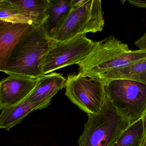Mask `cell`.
<instances>
[{"instance_id":"obj_1","label":"cell","mask_w":146,"mask_h":146,"mask_svg":"<svg viewBox=\"0 0 146 146\" xmlns=\"http://www.w3.org/2000/svg\"><path fill=\"white\" fill-rule=\"evenodd\" d=\"M146 59V50H130L127 44L110 36L93 42L88 55L78 64L79 73L106 83L115 70Z\"/></svg>"},{"instance_id":"obj_2","label":"cell","mask_w":146,"mask_h":146,"mask_svg":"<svg viewBox=\"0 0 146 146\" xmlns=\"http://www.w3.org/2000/svg\"><path fill=\"white\" fill-rule=\"evenodd\" d=\"M54 40L49 38L42 26H32L12 51L5 73L38 79L43 75L40 66Z\"/></svg>"},{"instance_id":"obj_3","label":"cell","mask_w":146,"mask_h":146,"mask_svg":"<svg viewBox=\"0 0 146 146\" xmlns=\"http://www.w3.org/2000/svg\"><path fill=\"white\" fill-rule=\"evenodd\" d=\"M88 116L79 146H112L130 125L106 96L100 110Z\"/></svg>"},{"instance_id":"obj_4","label":"cell","mask_w":146,"mask_h":146,"mask_svg":"<svg viewBox=\"0 0 146 146\" xmlns=\"http://www.w3.org/2000/svg\"><path fill=\"white\" fill-rule=\"evenodd\" d=\"M106 93L118 112L130 125L146 112V85L133 81L117 79L106 83Z\"/></svg>"},{"instance_id":"obj_5","label":"cell","mask_w":146,"mask_h":146,"mask_svg":"<svg viewBox=\"0 0 146 146\" xmlns=\"http://www.w3.org/2000/svg\"><path fill=\"white\" fill-rule=\"evenodd\" d=\"M102 1L85 0L72 10L53 40L63 41L80 34L101 31L104 26Z\"/></svg>"},{"instance_id":"obj_6","label":"cell","mask_w":146,"mask_h":146,"mask_svg":"<svg viewBox=\"0 0 146 146\" xmlns=\"http://www.w3.org/2000/svg\"><path fill=\"white\" fill-rule=\"evenodd\" d=\"M93 41L85 34L63 41L54 40L43 57L40 70L43 75L74 64L78 65L90 52Z\"/></svg>"},{"instance_id":"obj_7","label":"cell","mask_w":146,"mask_h":146,"mask_svg":"<svg viewBox=\"0 0 146 146\" xmlns=\"http://www.w3.org/2000/svg\"><path fill=\"white\" fill-rule=\"evenodd\" d=\"M105 85V83L99 79L80 73L71 74L66 79L65 95L88 115H94L104 105Z\"/></svg>"},{"instance_id":"obj_8","label":"cell","mask_w":146,"mask_h":146,"mask_svg":"<svg viewBox=\"0 0 146 146\" xmlns=\"http://www.w3.org/2000/svg\"><path fill=\"white\" fill-rule=\"evenodd\" d=\"M38 79L9 75L0 81V111L25 100L34 89Z\"/></svg>"},{"instance_id":"obj_9","label":"cell","mask_w":146,"mask_h":146,"mask_svg":"<svg viewBox=\"0 0 146 146\" xmlns=\"http://www.w3.org/2000/svg\"><path fill=\"white\" fill-rule=\"evenodd\" d=\"M66 79L62 74L51 73L44 75L37 79L36 84L27 98L36 106L37 110L45 109L54 96L65 88Z\"/></svg>"},{"instance_id":"obj_10","label":"cell","mask_w":146,"mask_h":146,"mask_svg":"<svg viewBox=\"0 0 146 146\" xmlns=\"http://www.w3.org/2000/svg\"><path fill=\"white\" fill-rule=\"evenodd\" d=\"M32 26L0 20V72L5 73L13 50Z\"/></svg>"},{"instance_id":"obj_11","label":"cell","mask_w":146,"mask_h":146,"mask_svg":"<svg viewBox=\"0 0 146 146\" xmlns=\"http://www.w3.org/2000/svg\"><path fill=\"white\" fill-rule=\"evenodd\" d=\"M72 8V0H49L47 18L42 25L47 37L54 39Z\"/></svg>"},{"instance_id":"obj_12","label":"cell","mask_w":146,"mask_h":146,"mask_svg":"<svg viewBox=\"0 0 146 146\" xmlns=\"http://www.w3.org/2000/svg\"><path fill=\"white\" fill-rule=\"evenodd\" d=\"M36 110V106L27 98L15 105L3 109L0 114V128L9 131Z\"/></svg>"},{"instance_id":"obj_13","label":"cell","mask_w":146,"mask_h":146,"mask_svg":"<svg viewBox=\"0 0 146 146\" xmlns=\"http://www.w3.org/2000/svg\"><path fill=\"white\" fill-rule=\"evenodd\" d=\"M33 26H42L47 18L49 0H11Z\"/></svg>"},{"instance_id":"obj_14","label":"cell","mask_w":146,"mask_h":146,"mask_svg":"<svg viewBox=\"0 0 146 146\" xmlns=\"http://www.w3.org/2000/svg\"><path fill=\"white\" fill-rule=\"evenodd\" d=\"M117 79L129 80L146 85V59L115 70L111 74L106 83Z\"/></svg>"},{"instance_id":"obj_15","label":"cell","mask_w":146,"mask_h":146,"mask_svg":"<svg viewBox=\"0 0 146 146\" xmlns=\"http://www.w3.org/2000/svg\"><path fill=\"white\" fill-rule=\"evenodd\" d=\"M145 137L142 118L130 125L112 146H142Z\"/></svg>"},{"instance_id":"obj_16","label":"cell","mask_w":146,"mask_h":146,"mask_svg":"<svg viewBox=\"0 0 146 146\" xmlns=\"http://www.w3.org/2000/svg\"><path fill=\"white\" fill-rule=\"evenodd\" d=\"M0 20L32 25L31 21L21 13L11 0H0Z\"/></svg>"},{"instance_id":"obj_17","label":"cell","mask_w":146,"mask_h":146,"mask_svg":"<svg viewBox=\"0 0 146 146\" xmlns=\"http://www.w3.org/2000/svg\"><path fill=\"white\" fill-rule=\"evenodd\" d=\"M135 45L139 50H146V32L135 41Z\"/></svg>"},{"instance_id":"obj_18","label":"cell","mask_w":146,"mask_h":146,"mask_svg":"<svg viewBox=\"0 0 146 146\" xmlns=\"http://www.w3.org/2000/svg\"><path fill=\"white\" fill-rule=\"evenodd\" d=\"M128 2L129 4L136 7L146 9V0H129Z\"/></svg>"},{"instance_id":"obj_19","label":"cell","mask_w":146,"mask_h":146,"mask_svg":"<svg viewBox=\"0 0 146 146\" xmlns=\"http://www.w3.org/2000/svg\"><path fill=\"white\" fill-rule=\"evenodd\" d=\"M143 121V127H144V132H145V136L146 135V112L145 115L142 117Z\"/></svg>"},{"instance_id":"obj_20","label":"cell","mask_w":146,"mask_h":146,"mask_svg":"<svg viewBox=\"0 0 146 146\" xmlns=\"http://www.w3.org/2000/svg\"><path fill=\"white\" fill-rule=\"evenodd\" d=\"M142 146H146V135L145 136L144 140H143Z\"/></svg>"}]
</instances>
